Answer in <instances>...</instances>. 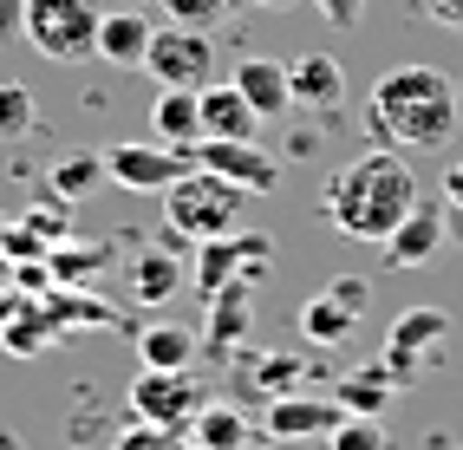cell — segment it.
<instances>
[{
  "instance_id": "cell-1",
  "label": "cell",
  "mask_w": 463,
  "mask_h": 450,
  "mask_svg": "<svg viewBox=\"0 0 463 450\" xmlns=\"http://www.w3.org/2000/svg\"><path fill=\"white\" fill-rule=\"evenodd\" d=\"M320 209H326V222L346 235V242H385V235L398 229L418 209V170L405 150H359L353 164H339L326 176V190H320Z\"/></svg>"
},
{
  "instance_id": "cell-2",
  "label": "cell",
  "mask_w": 463,
  "mask_h": 450,
  "mask_svg": "<svg viewBox=\"0 0 463 450\" xmlns=\"http://www.w3.org/2000/svg\"><path fill=\"white\" fill-rule=\"evenodd\" d=\"M457 117H463V98H457V79L438 72V66H392L379 72L373 98H365V131L385 150H444L457 137Z\"/></svg>"
},
{
  "instance_id": "cell-3",
  "label": "cell",
  "mask_w": 463,
  "mask_h": 450,
  "mask_svg": "<svg viewBox=\"0 0 463 450\" xmlns=\"http://www.w3.org/2000/svg\"><path fill=\"white\" fill-rule=\"evenodd\" d=\"M241 196L235 183L209 170H183L176 183L164 190V242H183V248H203L215 235H235L241 229Z\"/></svg>"
},
{
  "instance_id": "cell-4",
  "label": "cell",
  "mask_w": 463,
  "mask_h": 450,
  "mask_svg": "<svg viewBox=\"0 0 463 450\" xmlns=\"http://www.w3.org/2000/svg\"><path fill=\"white\" fill-rule=\"evenodd\" d=\"M99 0H26L20 33L52 66H79V59H99Z\"/></svg>"
},
{
  "instance_id": "cell-5",
  "label": "cell",
  "mask_w": 463,
  "mask_h": 450,
  "mask_svg": "<svg viewBox=\"0 0 463 450\" xmlns=\"http://www.w3.org/2000/svg\"><path fill=\"white\" fill-rule=\"evenodd\" d=\"M444 346H450V314H444V307H405V314L385 326L379 366L392 372L398 392H405V385H418V379L444 359Z\"/></svg>"
},
{
  "instance_id": "cell-6",
  "label": "cell",
  "mask_w": 463,
  "mask_h": 450,
  "mask_svg": "<svg viewBox=\"0 0 463 450\" xmlns=\"http://www.w3.org/2000/svg\"><path fill=\"white\" fill-rule=\"evenodd\" d=\"M125 405H131V417L137 425H150V431H190L196 425V411L209 405V385L196 379V372H137L131 379V392H125Z\"/></svg>"
},
{
  "instance_id": "cell-7",
  "label": "cell",
  "mask_w": 463,
  "mask_h": 450,
  "mask_svg": "<svg viewBox=\"0 0 463 450\" xmlns=\"http://www.w3.org/2000/svg\"><path fill=\"white\" fill-rule=\"evenodd\" d=\"M268 261H274V235H261V229H235V235H215V242H203L196 248V267H190V281H196V294L209 300V294H222L229 281H268Z\"/></svg>"
},
{
  "instance_id": "cell-8",
  "label": "cell",
  "mask_w": 463,
  "mask_h": 450,
  "mask_svg": "<svg viewBox=\"0 0 463 450\" xmlns=\"http://www.w3.org/2000/svg\"><path fill=\"white\" fill-rule=\"evenodd\" d=\"M183 170H196V144H157V137H125L105 150V176L118 190H144V196H164Z\"/></svg>"
},
{
  "instance_id": "cell-9",
  "label": "cell",
  "mask_w": 463,
  "mask_h": 450,
  "mask_svg": "<svg viewBox=\"0 0 463 450\" xmlns=\"http://www.w3.org/2000/svg\"><path fill=\"white\" fill-rule=\"evenodd\" d=\"M144 72L164 85H176V92H203V85H215V40L196 33V26H157L150 33V52H144Z\"/></svg>"
},
{
  "instance_id": "cell-10",
  "label": "cell",
  "mask_w": 463,
  "mask_h": 450,
  "mask_svg": "<svg viewBox=\"0 0 463 450\" xmlns=\"http://www.w3.org/2000/svg\"><path fill=\"white\" fill-rule=\"evenodd\" d=\"M196 170L235 183L241 196H274V190H281V157L261 150L255 137H203L196 144Z\"/></svg>"
},
{
  "instance_id": "cell-11",
  "label": "cell",
  "mask_w": 463,
  "mask_h": 450,
  "mask_svg": "<svg viewBox=\"0 0 463 450\" xmlns=\"http://www.w3.org/2000/svg\"><path fill=\"white\" fill-rule=\"evenodd\" d=\"M339 417L346 411H339L333 392H288V398L261 405V437H274V444H326Z\"/></svg>"
},
{
  "instance_id": "cell-12",
  "label": "cell",
  "mask_w": 463,
  "mask_h": 450,
  "mask_svg": "<svg viewBox=\"0 0 463 450\" xmlns=\"http://www.w3.org/2000/svg\"><path fill=\"white\" fill-rule=\"evenodd\" d=\"M444 235H450V216H444L438 202L418 196V209L379 242V255H385V267H430V261H438V248H444Z\"/></svg>"
},
{
  "instance_id": "cell-13",
  "label": "cell",
  "mask_w": 463,
  "mask_h": 450,
  "mask_svg": "<svg viewBox=\"0 0 463 450\" xmlns=\"http://www.w3.org/2000/svg\"><path fill=\"white\" fill-rule=\"evenodd\" d=\"M288 85H294V111L333 117L339 105H346V72H339L333 52H300V59H288Z\"/></svg>"
},
{
  "instance_id": "cell-14",
  "label": "cell",
  "mask_w": 463,
  "mask_h": 450,
  "mask_svg": "<svg viewBox=\"0 0 463 450\" xmlns=\"http://www.w3.org/2000/svg\"><path fill=\"white\" fill-rule=\"evenodd\" d=\"M203 346L209 352H241V340H249L255 326V281H229L222 294L203 300Z\"/></svg>"
},
{
  "instance_id": "cell-15",
  "label": "cell",
  "mask_w": 463,
  "mask_h": 450,
  "mask_svg": "<svg viewBox=\"0 0 463 450\" xmlns=\"http://www.w3.org/2000/svg\"><path fill=\"white\" fill-rule=\"evenodd\" d=\"M229 85L255 105L261 125H274V117H288V111H294V85H288V66H281V59H261V52H255V59H241Z\"/></svg>"
},
{
  "instance_id": "cell-16",
  "label": "cell",
  "mask_w": 463,
  "mask_h": 450,
  "mask_svg": "<svg viewBox=\"0 0 463 450\" xmlns=\"http://www.w3.org/2000/svg\"><path fill=\"white\" fill-rule=\"evenodd\" d=\"M150 33H157V26H150L137 7H118V14L99 20V59H105V66H118V72H144Z\"/></svg>"
},
{
  "instance_id": "cell-17",
  "label": "cell",
  "mask_w": 463,
  "mask_h": 450,
  "mask_svg": "<svg viewBox=\"0 0 463 450\" xmlns=\"http://www.w3.org/2000/svg\"><path fill=\"white\" fill-rule=\"evenodd\" d=\"M196 352H203V333H190V326H176V320L137 326V359H144L150 372H190Z\"/></svg>"
},
{
  "instance_id": "cell-18",
  "label": "cell",
  "mask_w": 463,
  "mask_h": 450,
  "mask_svg": "<svg viewBox=\"0 0 463 450\" xmlns=\"http://www.w3.org/2000/svg\"><path fill=\"white\" fill-rule=\"evenodd\" d=\"M235 372H241V385H249L261 405L268 398H288V392H300V385L314 379V366H307L300 352H249Z\"/></svg>"
},
{
  "instance_id": "cell-19",
  "label": "cell",
  "mask_w": 463,
  "mask_h": 450,
  "mask_svg": "<svg viewBox=\"0 0 463 450\" xmlns=\"http://www.w3.org/2000/svg\"><path fill=\"white\" fill-rule=\"evenodd\" d=\"M125 287L137 307H170L176 287H183V261H170V248H137L125 261Z\"/></svg>"
},
{
  "instance_id": "cell-20",
  "label": "cell",
  "mask_w": 463,
  "mask_h": 450,
  "mask_svg": "<svg viewBox=\"0 0 463 450\" xmlns=\"http://www.w3.org/2000/svg\"><path fill=\"white\" fill-rule=\"evenodd\" d=\"M333 398H339V411H346V417H385V411H392V398H398V385H392V372L373 359V366L339 372Z\"/></svg>"
},
{
  "instance_id": "cell-21",
  "label": "cell",
  "mask_w": 463,
  "mask_h": 450,
  "mask_svg": "<svg viewBox=\"0 0 463 450\" xmlns=\"http://www.w3.org/2000/svg\"><path fill=\"white\" fill-rule=\"evenodd\" d=\"M190 437V450H241L249 437H261L255 431V417L241 411V405H222V398H209L203 411H196V425L183 431Z\"/></svg>"
},
{
  "instance_id": "cell-22",
  "label": "cell",
  "mask_w": 463,
  "mask_h": 450,
  "mask_svg": "<svg viewBox=\"0 0 463 450\" xmlns=\"http://www.w3.org/2000/svg\"><path fill=\"white\" fill-rule=\"evenodd\" d=\"M203 137H255L261 131V117L255 105L235 92V85H203Z\"/></svg>"
},
{
  "instance_id": "cell-23",
  "label": "cell",
  "mask_w": 463,
  "mask_h": 450,
  "mask_svg": "<svg viewBox=\"0 0 463 450\" xmlns=\"http://www.w3.org/2000/svg\"><path fill=\"white\" fill-rule=\"evenodd\" d=\"M150 131H157V144H203V98L164 85L150 105Z\"/></svg>"
},
{
  "instance_id": "cell-24",
  "label": "cell",
  "mask_w": 463,
  "mask_h": 450,
  "mask_svg": "<svg viewBox=\"0 0 463 450\" xmlns=\"http://www.w3.org/2000/svg\"><path fill=\"white\" fill-rule=\"evenodd\" d=\"M294 326H300V340H307V346H346V340H353V326H359V314H353V307H339V300L320 287L314 300H300Z\"/></svg>"
},
{
  "instance_id": "cell-25",
  "label": "cell",
  "mask_w": 463,
  "mask_h": 450,
  "mask_svg": "<svg viewBox=\"0 0 463 450\" xmlns=\"http://www.w3.org/2000/svg\"><path fill=\"white\" fill-rule=\"evenodd\" d=\"M105 183V150H59L52 157V196L59 202H85Z\"/></svg>"
},
{
  "instance_id": "cell-26",
  "label": "cell",
  "mask_w": 463,
  "mask_h": 450,
  "mask_svg": "<svg viewBox=\"0 0 463 450\" xmlns=\"http://www.w3.org/2000/svg\"><path fill=\"white\" fill-rule=\"evenodd\" d=\"M52 340H59V326H52V314L40 307V300H26V307H20L7 326H0V346H7L14 359H40Z\"/></svg>"
},
{
  "instance_id": "cell-27",
  "label": "cell",
  "mask_w": 463,
  "mask_h": 450,
  "mask_svg": "<svg viewBox=\"0 0 463 450\" xmlns=\"http://www.w3.org/2000/svg\"><path fill=\"white\" fill-rule=\"evenodd\" d=\"M105 255H111V242H52V248H46V275H52V287L91 281V275L105 267Z\"/></svg>"
},
{
  "instance_id": "cell-28",
  "label": "cell",
  "mask_w": 463,
  "mask_h": 450,
  "mask_svg": "<svg viewBox=\"0 0 463 450\" xmlns=\"http://www.w3.org/2000/svg\"><path fill=\"white\" fill-rule=\"evenodd\" d=\"M40 307L52 314V326H59V333H66V326H111L118 314L105 307V300H91V294H72V287H52L46 300H40Z\"/></svg>"
},
{
  "instance_id": "cell-29",
  "label": "cell",
  "mask_w": 463,
  "mask_h": 450,
  "mask_svg": "<svg viewBox=\"0 0 463 450\" xmlns=\"http://www.w3.org/2000/svg\"><path fill=\"white\" fill-rule=\"evenodd\" d=\"M40 125V111H33V92H26L20 79H0V144H14Z\"/></svg>"
},
{
  "instance_id": "cell-30",
  "label": "cell",
  "mask_w": 463,
  "mask_h": 450,
  "mask_svg": "<svg viewBox=\"0 0 463 450\" xmlns=\"http://www.w3.org/2000/svg\"><path fill=\"white\" fill-rule=\"evenodd\" d=\"M157 7L170 14V26H196V33H209V26H222L241 0H157Z\"/></svg>"
},
{
  "instance_id": "cell-31",
  "label": "cell",
  "mask_w": 463,
  "mask_h": 450,
  "mask_svg": "<svg viewBox=\"0 0 463 450\" xmlns=\"http://www.w3.org/2000/svg\"><path fill=\"white\" fill-rule=\"evenodd\" d=\"M326 450H392V437H385L379 417H339L333 437H326Z\"/></svg>"
},
{
  "instance_id": "cell-32",
  "label": "cell",
  "mask_w": 463,
  "mask_h": 450,
  "mask_svg": "<svg viewBox=\"0 0 463 450\" xmlns=\"http://www.w3.org/2000/svg\"><path fill=\"white\" fill-rule=\"evenodd\" d=\"M20 229H33L40 242L52 248V242H66V229H72V202H59V196H46V202H33L20 216Z\"/></svg>"
},
{
  "instance_id": "cell-33",
  "label": "cell",
  "mask_w": 463,
  "mask_h": 450,
  "mask_svg": "<svg viewBox=\"0 0 463 450\" xmlns=\"http://www.w3.org/2000/svg\"><path fill=\"white\" fill-rule=\"evenodd\" d=\"M314 7H320L326 26H339V33H353V26L365 20V0H314Z\"/></svg>"
},
{
  "instance_id": "cell-34",
  "label": "cell",
  "mask_w": 463,
  "mask_h": 450,
  "mask_svg": "<svg viewBox=\"0 0 463 450\" xmlns=\"http://www.w3.org/2000/svg\"><path fill=\"white\" fill-rule=\"evenodd\" d=\"M326 294L339 300V307H353V314H365V307H373V287H365L359 275H339V281H326Z\"/></svg>"
},
{
  "instance_id": "cell-35",
  "label": "cell",
  "mask_w": 463,
  "mask_h": 450,
  "mask_svg": "<svg viewBox=\"0 0 463 450\" xmlns=\"http://www.w3.org/2000/svg\"><path fill=\"white\" fill-rule=\"evenodd\" d=\"M418 14L430 26H444V33H463V0H418Z\"/></svg>"
},
{
  "instance_id": "cell-36",
  "label": "cell",
  "mask_w": 463,
  "mask_h": 450,
  "mask_svg": "<svg viewBox=\"0 0 463 450\" xmlns=\"http://www.w3.org/2000/svg\"><path fill=\"white\" fill-rule=\"evenodd\" d=\"M111 450H170V431H150V425H137V417H131V431L118 437Z\"/></svg>"
},
{
  "instance_id": "cell-37",
  "label": "cell",
  "mask_w": 463,
  "mask_h": 450,
  "mask_svg": "<svg viewBox=\"0 0 463 450\" xmlns=\"http://www.w3.org/2000/svg\"><path fill=\"white\" fill-rule=\"evenodd\" d=\"M444 209H450V216H463V157L444 170Z\"/></svg>"
},
{
  "instance_id": "cell-38",
  "label": "cell",
  "mask_w": 463,
  "mask_h": 450,
  "mask_svg": "<svg viewBox=\"0 0 463 450\" xmlns=\"http://www.w3.org/2000/svg\"><path fill=\"white\" fill-rule=\"evenodd\" d=\"M26 26V0H0V40H14Z\"/></svg>"
},
{
  "instance_id": "cell-39",
  "label": "cell",
  "mask_w": 463,
  "mask_h": 450,
  "mask_svg": "<svg viewBox=\"0 0 463 450\" xmlns=\"http://www.w3.org/2000/svg\"><path fill=\"white\" fill-rule=\"evenodd\" d=\"M314 144H320L314 131H294V137H288V157H307V150H314Z\"/></svg>"
},
{
  "instance_id": "cell-40",
  "label": "cell",
  "mask_w": 463,
  "mask_h": 450,
  "mask_svg": "<svg viewBox=\"0 0 463 450\" xmlns=\"http://www.w3.org/2000/svg\"><path fill=\"white\" fill-rule=\"evenodd\" d=\"M20 307H26V300H20V294H7V287H0V326H7V320H14Z\"/></svg>"
},
{
  "instance_id": "cell-41",
  "label": "cell",
  "mask_w": 463,
  "mask_h": 450,
  "mask_svg": "<svg viewBox=\"0 0 463 450\" xmlns=\"http://www.w3.org/2000/svg\"><path fill=\"white\" fill-rule=\"evenodd\" d=\"M249 7H261V14H288V7H300V0H249Z\"/></svg>"
},
{
  "instance_id": "cell-42",
  "label": "cell",
  "mask_w": 463,
  "mask_h": 450,
  "mask_svg": "<svg viewBox=\"0 0 463 450\" xmlns=\"http://www.w3.org/2000/svg\"><path fill=\"white\" fill-rule=\"evenodd\" d=\"M241 450H274V437H249V444H241Z\"/></svg>"
},
{
  "instance_id": "cell-43",
  "label": "cell",
  "mask_w": 463,
  "mask_h": 450,
  "mask_svg": "<svg viewBox=\"0 0 463 450\" xmlns=\"http://www.w3.org/2000/svg\"><path fill=\"white\" fill-rule=\"evenodd\" d=\"M457 98H463V79H457Z\"/></svg>"
}]
</instances>
